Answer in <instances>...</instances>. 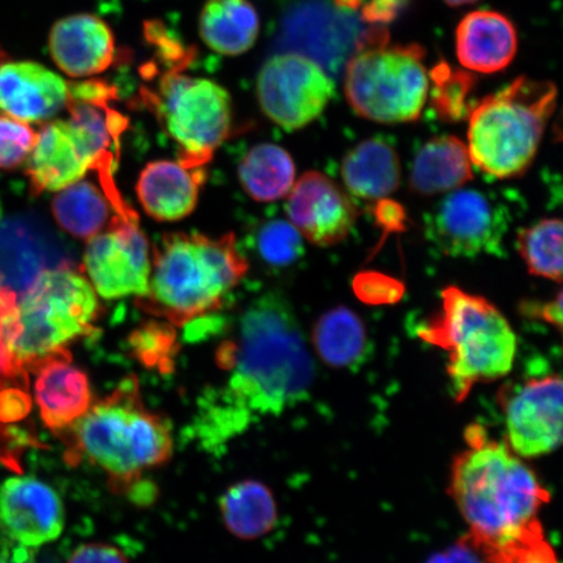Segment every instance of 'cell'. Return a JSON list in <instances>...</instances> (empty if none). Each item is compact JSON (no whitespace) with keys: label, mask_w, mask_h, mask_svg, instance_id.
Returning <instances> with one entry per match:
<instances>
[{"label":"cell","mask_w":563,"mask_h":563,"mask_svg":"<svg viewBox=\"0 0 563 563\" xmlns=\"http://www.w3.org/2000/svg\"><path fill=\"white\" fill-rule=\"evenodd\" d=\"M523 313L526 316L534 317L551 325L562 330V294L559 292L558 298L551 301L539 305V302H525Z\"/></svg>","instance_id":"39"},{"label":"cell","mask_w":563,"mask_h":563,"mask_svg":"<svg viewBox=\"0 0 563 563\" xmlns=\"http://www.w3.org/2000/svg\"><path fill=\"white\" fill-rule=\"evenodd\" d=\"M249 271L234 235L167 234L154 250L144 311L185 325L218 311Z\"/></svg>","instance_id":"3"},{"label":"cell","mask_w":563,"mask_h":563,"mask_svg":"<svg viewBox=\"0 0 563 563\" xmlns=\"http://www.w3.org/2000/svg\"><path fill=\"white\" fill-rule=\"evenodd\" d=\"M42 244L21 221H10L0 228V284L24 291L45 271Z\"/></svg>","instance_id":"28"},{"label":"cell","mask_w":563,"mask_h":563,"mask_svg":"<svg viewBox=\"0 0 563 563\" xmlns=\"http://www.w3.org/2000/svg\"><path fill=\"white\" fill-rule=\"evenodd\" d=\"M227 373L199 399L192 431L213 450L243 434L258 418L279 417L302 402L314 379V362L290 301L269 291L252 300L216 354Z\"/></svg>","instance_id":"1"},{"label":"cell","mask_w":563,"mask_h":563,"mask_svg":"<svg viewBox=\"0 0 563 563\" xmlns=\"http://www.w3.org/2000/svg\"><path fill=\"white\" fill-rule=\"evenodd\" d=\"M220 509L228 530L239 539L263 538L277 525L276 499L265 484L256 481L231 485L221 496Z\"/></svg>","instance_id":"24"},{"label":"cell","mask_w":563,"mask_h":563,"mask_svg":"<svg viewBox=\"0 0 563 563\" xmlns=\"http://www.w3.org/2000/svg\"><path fill=\"white\" fill-rule=\"evenodd\" d=\"M55 65L74 79L103 73L115 60V38L103 20L90 13H76L59 21L48 35Z\"/></svg>","instance_id":"17"},{"label":"cell","mask_w":563,"mask_h":563,"mask_svg":"<svg viewBox=\"0 0 563 563\" xmlns=\"http://www.w3.org/2000/svg\"><path fill=\"white\" fill-rule=\"evenodd\" d=\"M0 563H35L30 548H15L13 551L0 552Z\"/></svg>","instance_id":"40"},{"label":"cell","mask_w":563,"mask_h":563,"mask_svg":"<svg viewBox=\"0 0 563 563\" xmlns=\"http://www.w3.org/2000/svg\"><path fill=\"white\" fill-rule=\"evenodd\" d=\"M56 223L68 234L89 241L100 234L110 218V203L93 183L77 181L62 189L52 203Z\"/></svg>","instance_id":"27"},{"label":"cell","mask_w":563,"mask_h":563,"mask_svg":"<svg viewBox=\"0 0 563 563\" xmlns=\"http://www.w3.org/2000/svg\"><path fill=\"white\" fill-rule=\"evenodd\" d=\"M517 51L516 26L503 13L471 12L456 26V58L464 68L473 73H499L510 66Z\"/></svg>","instance_id":"20"},{"label":"cell","mask_w":563,"mask_h":563,"mask_svg":"<svg viewBox=\"0 0 563 563\" xmlns=\"http://www.w3.org/2000/svg\"><path fill=\"white\" fill-rule=\"evenodd\" d=\"M555 100L554 84L526 76L485 97L468 115L473 165L499 180L522 176L537 157Z\"/></svg>","instance_id":"7"},{"label":"cell","mask_w":563,"mask_h":563,"mask_svg":"<svg viewBox=\"0 0 563 563\" xmlns=\"http://www.w3.org/2000/svg\"><path fill=\"white\" fill-rule=\"evenodd\" d=\"M427 563H487V559L466 534L445 552L434 554Z\"/></svg>","instance_id":"38"},{"label":"cell","mask_w":563,"mask_h":563,"mask_svg":"<svg viewBox=\"0 0 563 563\" xmlns=\"http://www.w3.org/2000/svg\"><path fill=\"white\" fill-rule=\"evenodd\" d=\"M203 179V168L188 167L179 161H154L141 172L136 194L147 216L159 222H176L196 209Z\"/></svg>","instance_id":"19"},{"label":"cell","mask_w":563,"mask_h":563,"mask_svg":"<svg viewBox=\"0 0 563 563\" xmlns=\"http://www.w3.org/2000/svg\"><path fill=\"white\" fill-rule=\"evenodd\" d=\"M34 372L35 402L42 421L54 432L66 431L93 404L88 376L70 363L68 351L47 358Z\"/></svg>","instance_id":"18"},{"label":"cell","mask_w":563,"mask_h":563,"mask_svg":"<svg viewBox=\"0 0 563 563\" xmlns=\"http://www.w3.org/2000/svg\"><path fill=\"white\" fill-rule=\"evenodd\" d=\"M334 82L314 59L299 53L272 56L257 79L264 114L286 131L305 129L334 96Z\"/></svg>","instance_id":"10"},{"label":"cell","mask_w":563,"mask_h":563,"mask_svg":"<svg viewBox=\"0 0 563 563\" xmlns=\"http://www.w3.org/2000/svg\"><path fill=\"white\" fill-rule=\"evenodd\" d=\"M410 0H367L363 3L362 19L365 23L384 26L396 20Z\"/></svg>","instance_id":"36"},{"label":"cell","mask_w":563,"mask_h":563,"mask_svg":"<svg viewBox=\"0 0 563 563\" xmlns=\"http://www.w3.org/2000/svg\"><path fill=\"white\" fill-rule=\"evenodd\" d=\"M431 80L432 104L442 121L460 122L468 118L473 110L468 98L475 87V77L442 62L432 69Z\"/></svg>","instance_id":"30"},{"label":"cell","mask_w":563,"mask_h":563,"mask_svg":"<svg viewBox=\"0 0 563 563\" xmlns=\"http://www.w3.org/2000/svg\"><path fill=\"white\" fill-rule=\"evenodd\" d=\"M334 4L342 11H356L361 9L363 0H334Z\"/></svg>","instance_id":"41"},{"label":"cell","mask_w":563,"mask_h":563,"mask_svg":"<svg viewBox=\"0 0 563 563\" xmlns=\"http://www.w3.org/2000/svg\"><path fill=\"white\" fill-rule=\"evenodd\" d=\"M484 554L487 563H560L552 544L545 538L543 526L534 528L509 545Z\"/></svg>","instance_id":"32"},{"label":"cell","mask_w":563,"mask_h":563,"mask_svg":"<svg viewBox=\"0 0 563 563\" xmlns=\"http://www.w3.org/2000/svg\"><path fill=\"white\" fill-rule=\"evenodd\" d=\"M422 341L448 354V376L455 402L461 404L477 384L509 375L518 341L506 317L489 300L457 286L441 291V308L420 328Z\"/></svg>","instance_id":"5"},{"label":"cell","mask_w":563,"mask_h":563,"mask_svg":"<svg viewBox=\"0 0 563 563\" xmlns=\"http://www.w3.org/2000/svg\"><path fill=\"white\" fill-rule=\"evenodd\" d=\"M37 140L27 123L0 114V170H15L25 164Z\"/></svg>","instance_id":"33"},{"label":"cell","mask_w":563,"mask_h":563,"mask_svg":"<svg viewBox=\"0 0 563 563\" xmlns=\"http://www.w3.org/2000/svg\"><path fill=\"white\" fill-rule=\"evenodd\" d=\"M187 66L167 68L157 90L144 89V102L179 150V162L203 168L231 130V98L214 81L185 75Z\"/></svg>","instance_id":"9"},{"label":"cell","mask_w":563,"mask_h":563,"mask_svg":"<svg viewBox=\"0 0 563 563\" xmlns=\"http://www.w3.org/2000/svg\"><path fill=\"white\" fill-rule=\"evenodd\" d=\"M65 508L51 485L32 476H12L0 485V530L13 543L37 548L58 539Z\"/></svg>","instance_id":"15"},{"label":"cell","mask_w":563,"mask_h":563,"mask_svg":"<svg viewBox=\"0 0 563 563\" xmlns=\"http://www.w3.org/2000/svg\"><path fill=\"white\" fill-rule=\"evenodd\" d=\"M69 82L35 62L12 60L0 45V114L41 123L67 108Z\"/></svg>","instance_id":"16"},{"label":"cell","mask_w":563,"mask_h":563,"mask_svg":"<svg viewBox=\"0 0 563 563\" xmlns=\"http://www.w3.org/2000/svg\"><path fill=\"white\" fill-rule=\"evenodd\" d=\"M76 457L84 456L108 474L112 489L133 490L146 471L170 460L172 427L141 400L129 378L110 396L91 404L82 418L66 429Z\"/></svg>","instance_id":"4"},{"label":"cell","mask_w":563,"mask_h":563,"mask_svg":"<svg viewBox=\"0 0 563 563\" xmlns=\"http://www.w3.org/2000/svg\"><path fill=\"white\" fill-rule=\"evenodd\" d=\"M287 196L288 222L314 245L341 243L357 220V208L347 192L321 173L302 175Z\"/></svg>","instance_id":"14"},{"label":"cell","mask_w":563,"mask_h":563,"mask_svg":"<svg viewBox=\"0 0 563 563\" xmlns=\"http://www.w3.org/2000/svg\"><path fill=\"white\" fill-rule=\"evenodd\" d=\"M256 246L263 262L276 267L290 266L305 253L302 236L285 220L265 222L257 232Z\"/></svg>","instance_id":"31"},{"label":"cell","mask_w":563,"mask_h":563,"mask_svg":"<svg viewBox=\"0 0 563 563\" xmlns=\"http://www.w3.org/2000/svg\"><path fill=\"white\" fill-rule=\"evenodd\" d=\"M506 443L520 457L552 453L562 441V379L531 378L499 394Z\"/></svg>","instance_id":"13"},{"label":"cell","mask_w":563,"mask_h":563,"mask_svg":"<svg viewBox=\"0 0 563 563\" xmlns=\"http://www.w3.org/2000/svg\"><path fill=\"white\" fill-rule=\"evenodd\" d=\"M508 229L505 210L475 189L449 194L426 220L428 241L449 257L495 255Z\"/></svg>","instance_id":"11"},{"label":"cell","mask_w":563,"mask_h":563,"mask_svg":"<svg viewBox=\"0 0 563 563\" xmlns=\"http://www.w3.org/2000/svg\"><path fill=\"white\" fill-rule=\"evenodd\" d=\"M98 295L84 274L68 266L41 273L4 322L5 346L21 368L35 371L93 332Z\"/></svg>","instance_id":"6"},{"label":"cell","mask_w":563,"mask_h":563,"mask_svg":"<svg viewBox=\"0 0 563 563\" xmlns=\"http://www.w3.org/2000/svg\"><path fill=\"white\" fill-rule=\"evenodd\" d=\"M424 48L391 45L384 26L358 37L344 74V93L358 117L384 124L418 121L428 100Z\"/></svg>","instance_id":"8"},{"label":"cell","mask_w":563,"mask_h":563,"mask_svg":"<svg viewBox=\"0 0 563 563\" xmlns=\"http://www.w3.org/2000/svg\"><path fill=\"white\" fill-rule=\"evenodd\" d=\"M476 2H477V0H445V3L449 5H452V7L473 4Z\"/></svg>","instance_id":"42"},{"label":"cell","mask_w":563,"mask_h":563,"mask_svg":"<svg viewBox=\"0 0 563 563\" xmlns=\"http://www.w3.org/2000/svg\"><path fill=\"white\" fill-rule=\"evenodd\" d=\"M312 334L317 355L329 367L350 368L364 358L367 330L361 317L346 307L322 314Z\"/></svg>","instance_id":"25"},{"label":"cell","mask_w":563,"mask_h":563,"mask_svg":"<svg viewBox=\"0 0 563 563\" xmlns=\"http://www.w3.org/2000/svg\"><path fill=\"white\" fill-rule=\"evenodd\" d=\"M341 174L350 195L378 200L397 191L402 167L393 146L379 139H368L347 153Z\"/></svg>","instance_id":"22"},{"label":"cell","mask_w":563,"mask_h":563,"mask_svg":"<svg viewBox=\"0 0 563 563\" xmlns=\"http://www.w3.org/2000/svg\"><path fill=\"white\" fill-rule=\"evenodd\" d=\"M258 13L249 0H208L200 15V35L211 51L236 56L255 45Z\"/></svg>","instance_id":"23"},{"label":"cell","mask_w":563,"mask_h":563,"mask_svg":"<svg viewBox=\"0 0 563 563\" xmlns=\"http://www.w3.org/2000/svg\"><path fill=\"white\" fill-rule=\"evenodd\" d=\"M67 563H129V561L115 547L90 543L77 548Z\"/></svg>","instance_id":"37"},{"label":"cell","mask_w":563,"mask_h":563,"mask_svg":"<svg viewBox=\"0 0 563 563\" xmlns=\"http://www.w3.org/2000/svg\"><path fill=\"white\" fill-rule=\"evenodd\" d=\"M84 267L100 297L143 298L152 274L150 243L136 223L117 217L108 229L89 239Z\"/></svg>","instance_id":"12"},{"label":"cell","mask_w":563,"mask_h":563,"mask_svg":"<svg viewBox=\"0 0 563 563\" xmlns=\"http://www.w3.org/2000/svg\"><path fill=\"white\" fill-rule=\"evenodd\" d=\"M294 159L284 147L274 144L253 146L239 165V179L253 200L277 201L288 195L295 183Z\"/></svg>","instance_id":"26"},{"label":"cell","mask_w":563,"mask_h":563,"mask_svg":"<svg viewBox=\"0 0 563 563\" xmlns=\"http://www.w3.org/2000/svg\"><path fill=\"white\" fill-rule=\"evenodd\" d=\"M0 218H2V202H0Z\"/></svg>","instance_id":"43"},{"label":"cell","mask_w":563,"mask_h":563,"mask_svg":"<svg viewBox=\"0 0 563 563\" xmlns=\"http://www.w3.org/2000/svg\"><path fill=\"white\" fill-rule=\"evenodd\" d=\"M517 246L528 272L562 282V221L547 218L519 231Z\"/></svg>","instance_id":"29"},{"label":"cell","mask_w":563,"mask_h":563,"mask_svg":"<svg viewBox=\"0 0 563 563\" xmlns=\"http://www.w3.org/2000/svg\"><path fill=\"white\" fill-rule=\"evenodd\" d=\"M467 145L455 136L429 140L413 159L410 186L421 196L456 191L473 179Z\"/></svg>","instance_id":"21"},{"label":"cell","mask_w":563,"mask_h":563,"mask_svg":"<svg viewBox=\"0 0 563 563\" xmlns=\"http://www.w3.org/2000/svg\"><path fill=\"white\" fill-rule=\"evenodd\" d=\"M449 493L468 525L467 537L484 553L509 545L541 526L539 512L551 495L522 457L482 426L464 433Z\"/></svg>","instance_id":"2"},{"label":"cell","mask_w":563,"mask_h":563,"mask_svg":"<svg viewBox=\"0 0 563 563\" xmlns=\"http://www.w3.org/2000/svg\"><path fill=\"white\" fill-rule=\"evenodd\" d=\"M175 335L170 328L150 325L140 330L132 338V346L137 356L146 364H157L168 356Z\"/></svg>","instance_id":"35"},{"label":"cell","mask_w":563,"mask_h":563,"mask_svg":"<svg viewBox=\"0 0 563 563\" xmlns=\"http://www.w3.org/2000/svg\"><path fill=\"white\" fill-rule=\"evenodd\" d=\"M16 301V292L0 284V391L26 382V372L12 357L4 341V322L15 308Z\"/></svg>","instance_id":"34"}]
</instances>
